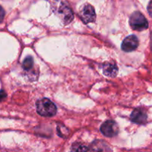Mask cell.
<instances>
[{
  "label": "cell",
  "mask_w": 152,
  "mask_h": 152,
  "mask_svg": "<svg viewBox=\"0 0 152 152\" xmlns=\"http://www.w3.org/2000/svg\"><path fill=\"white\" fill-rule=\"evenodd\" d=\"M131 120L137 124H144L147 121V114L141 108H136L131 114Z\"/></svg>",
  "instance_id": "7"
},
{
  "label": "cell",
  "mask_w": 152,
  "mask_h": 152,
  "mask_svg": "<svg viewBox=\"0 0 152 152\" xmlns=\"http://www.w3.org/2000/svg\"><path fill=\"white\" fill-rule=\"evenodd\" d=\"M100 131L105 136L108 137H113L118 134V125L114 120H108L101 126Z\"/></svg>",
  "instance_id": "4"
},
{
  "label": "cell",
  "mask_w": 152,
  "mask_h": 152,
  "mask_svg": "<svg viewBox=\"0 0 152 152\" xmlns=\"http://www.w3.org/2000/svg\"><path fill=\"white\" fill-rule=\"evenodd\" d=\"M89 152H111V148L107 142L103 140H96L91 145Z\"/></svg>",
  "instance_id": "8"
},
{
  "label": "cell",
  "mask_w": 152,
  "mask_h": 152,
  "mask_svg": "<svg viewBox=\"0 0 152 152\" xmlns=\"http://www.w3.org/2000/svg\"><path fill=\"white\" fill-rule=\"evenodd\" d=\"M148 13L150 14V16L152 17V0L150 1L149 4H148Z\"/></svg>",
  "instance_id": "15"
},
{
  "label": "cell",
  "mask_w": 152,
  "mask_h": 152,
  "mask_svg": "<svg viewBox=\"0 0 152 152\" xmlns=\"http://www.w3.org/2000/svg\"><path fill=\"white\" fill-rule=\"evenodd\" d=\"M102 71H103V74L107 77H114L117 75L118 68L114 62H105L102 65Z\"/></svg>",
  "instance_id": "9"
},
{
  "label": "cell",
  "mask_w": 152,
  "mask_h": 152,
  "mask_svg": "<svg viewBox=\"0 0 152 152\" xmlns=\"http://www.w3.org/2000/svg\"><path fill=\"white\" fill-rule=\"evenodd\" d=\"M57 134L61 137H67L70 133V131L65 126L62 124L57 125Z\"/></svg>",
  "instance_id": "11"
},
{
  "label": "cell",
  "mask_w": 152,
  "mask_h": 152,
  "mask_svg": "<svg viewBox=\"0 0 152 152\" xmlns=\"http://www.w3.org/2000/svg\"><path fill=\"white\" fill-rule=\"evenodd\" d=\"M88 148L82 142H74L71 148V152H88Z\"/></svg>",
  "instance_id": "10"
},
{
  "label": "cell",
  "mask_w": 152,
  "mask_h": 152,
  "mask_svg": "<svg viewBox=\"0 0 152 152\" xmlns=\"http://www.w3.org/2000/svg\"><path fill=\"white\" fill-rule=\"evenodd\" d=\"M131 27L135 31H143L148 28V23L145 16L139 11H136L130 17L129 20Z\"/></svg>",
  "instance_id": "3"
},
{
  "label": "cell",
  "mask_w": 152,
  "mask_h": 152,
  "mask_svg": "<svg viewBox=\"0 0 152 152\" xmlns=\"http://www.w3.org/2000/svg\"><path fill=\"white\" fill-rule=\"evenodd\" d=\"M37 111L39 115L42 117H53L56 114V107L53 102L48 99H39L37 102Z\"/></svg>",
  "instance_id": "2"
},
{
  "label": "cell",
  "mask_w": 152,
  "mask_h": 152,
  "mask_svg": "<svg viewBox=\"0 0 152 152\" xmlns=\"http://www.w3.org/2000/svg\"><path fill=\"white\" fill-rule=\"evenodd\" d=\"M6 96H7V94H6L5 92L4 91H0V102L5 99Z\"/></svg>",
  "instance_id": "14"
},
{
  "label": "cell",
  "mask_w": 152,
  "mask_h": 152,
  "mask_svg": "<svg viewBox=\"0 0 152 152\" xmlns=\"http://www.w3.org/2000/svg\"><path fill=\"white\" fill-rule=\"evenodd\" d=\"M33 65H34V59H33V57L31 56H28L24 59L23 63H22V68L25 70H26V71H28V70H30L32 68Z\"/></svg>",
  "instance_id": "12"
},
{
  "label": "cell",
  "mask_w": 152,
  "mask_h": 152,
  "mask_svg": "<svg viewBox=\"0 0 152 152\" xmlns=\"http://www.w3.org/2000/svg\"><path fill=\"white\" fill-rule=\"evenodd\" d=\"M52 10L64 25L71 23L74 19V13L71 7L62 0H54L52 3Z\"/></svg>",
  "instance_id": "1"
},
{
  "label": "cell",
  "mask_w": 152,
  "mask_h": 152,
  "mask_svg": "<svg viewBox=\"0 0 152 152\" xmlns=\"http://www.w3.org/2000/svg\"><path fill=\"white\" fill-rule=\"evenodd\" d=\"M80 16L83 22L86 24L94 22L96 19L94 8L89 4H85L80 11Z\"/></svg>",
  "instance_id": "5"
},
{
  "label": "cell",
  "mask_w": 152,
  "mask_h": 152,
  "mask_svg": "<svg viewBox=\"0 0 152 152\" xmlns=\"http://www.w3.org/2000/svg\"><path fill=\"white\" fill-rule=\"evenodd\" d=\"M4 14H5V13H4V9L2 8V7L0 6V23H1V22L3 21V19H4Z\"/></svg>",
  "instance_id": "13"
},
{
  "label": "cell",
  "mask_w": 152,
  "mask_h": 152,
  "mask_svg": "<svg viewBox=\"0 0 152 152\" xmlns=\"http://www.w3.org/2000/svg\"><path fill=\"white\" fill-rule=\"evenodd\" d=\"M139 45V40L134 35H131L126 37L122 43V50L125 52H131L137 49Z\"/></svg>",
  "instance_id": "6"
}]
</instances>
